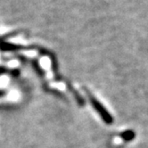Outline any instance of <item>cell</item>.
<instances>
[{
  "label": "cell",
  "instance_id": "7a4b0ae2",
  "mask_svg": "<svg viewBox=\"0 0 148 148\" xmlns=\"http://www.w3.org/2000/svg\"><path fill=\"white\" fill-rule=\"evenodd\" d=\"M23 48V47L21 45L9 43V42L6 41H0V51L2 52H14Z\"/></svg>",
  "mask_w": 148,
  "mask_h": 148
},
{
  "label": "cell",
  "instance_id": "277c9868",
  "mask_svg": "<svg viewBox=\"0 0 148 148\" xmlns=\"http://www.w3.org/2000/svg\"><path fill=\"white\" fill-rule=\"evenodd\" d=\"M7 71H8V70L6 68H5L3 66H0V74H4V73H5Z\"/></svg>",
  "mask_w": 148,
  "mask_h": 148
},
{
  "label": "cell",
  "instance_id": "6da1fadb",
  "mask_svg": "<svg viewBox=\"0 0 148 148\" xmlns=\"http://www.w3.org/2000/svg\"><path fill=\"white\" fill-rule=\"evenodd\" d=\"M89 99H90L92 106L94 107L95 110H96L99 113L100 117L103 119V121H105L107 124H112L113 122V119H112V117L111 116V114L106 111V109H105L103 106V104L97 98H95L92 96V94H89Z\"/></svg>",
  "mask_w": 148,
  "mask_h": 148
},
{
  "label": "cell",
  "instance_id": "5b68a950",
  "mask_svg": "<svg viewBox=\"0 0 148 148\" xmlns=\"http://www.w3.org/2000/svg\"><path fill=\"white\" fill-rule=\"evenodd\" d=\"M5 95V91H4V90H0V97H4Z\"/></svg>",
  "mask_w": 148,
  "mask_h": 148
},
{
  "label": "cell",
  "instance_id": "3957f363",
  "mask_svg": "<svg viewBox=\"0 0 148 148\" xmlns=\"http://www.w3.org/2000/svg\"><path fill=\"white\" fill-rule=\"evenodd\" d=\"M121 136L125 141H130V140L134 139L135 133L132 130H126L121 134Z\"/></svg>",
  "mask_w": 148,
  "mask_h": 148
}]
</instances>
